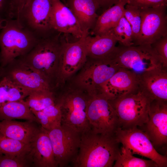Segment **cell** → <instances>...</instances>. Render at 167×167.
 Instances as JSON below:
<instances>
[{"label": "cell", "mask_w": 167, "mask_h": 167, "mask_svg": "<svg viewBox=\"0 0 167 167\" xmlns=\"http://www.w3.org/2000/svg\"><path fill=\"white\" fill-rule=\"evenodd\" d=\"M115 135H104L90 130L81 134L78 154L72 162L76 167H112L120 152Z\"/></svg>", "instance_id": "6da1fadb"}, {"label": "cell", "mask_w": 167, "mask_h": 167, "mask_svg": "<svg viewBox=\"0 0 167 167\" xmlns=\"http://www.w3.org/2000/svg\"><path fill=\"white\" fill-rule=\"evenodd\" d=\"M66 36L57 32L40 40L28 53L17 58L44 76L53 90L56 89L60 55Z\"/></svg>", "instance_id": "7a4b0ae2"}, {"label": "cell", "mask_w": 167, "mask_h": 167, "mask_svg": "<svg viewBox=\"0 0 167 167\" xmlns=\"http://www.w3.org/2000/svg\"><path fill=\"white\" fill-rule=\"evenodd\" d=\"M0 31V69L28 53L40 40L23 28L15 19L7 20Z\"/></svg>", "instance_id": "3957f363"}, {"label": "cell", "mask_w": 167, "mask_h": 167, "mask_svg": "<svg viewBox=\"0 0 167 167\" xmlns=\"http://www.w3.org/2000/svg\"><path fill=\"white\" fill-rule=\"evenodd\" d=\"M109 101L117 113L120 128L141 127L147 122L152 101L139 90Z\"/></svg>", "instance_id": "277c9868"}, {"label": "cell", "mask_w": 167, "mask_h": 167, "mask_svg": "<svg viewBox=\"0 0 167 167\" xmlns=\"http://www.w3.org/2000/svg\"><path fill=\"white\" fill-rule=\"evenodd\" d=\"M51 0H29L16 19L23 28L39 40L56 32L51 27Z\"/></svg>", "instance_id": "5b68a950"}, {"label": "cell", "mask_w": 167, "mask_h": 167, "mask_svg": "<svg viewBox=\"0 0 167 167\" xmlns=\"http://www.w3.org/2000/svg\"><path fill=\"white\" fill-rule=\"evenodd\" d=\"M90 96L79 90H72L57 97L61 115V124L81 134L91 130L87 116Z\"/></svg>", "instance_id": "8992f818"}, {"label": "cell", "mask_w": 167, "mask_h": 167, "mask_svg": "<svg viewBox=\"0 0 167 167\" xmlns=\"http://www.w3.org/2000/svg\"><path fill=\"white\" fill-rule=\"evenodd\" d=\"M111 57L120 68L129 70L137 75L164 67L151 45L116 46Z\"/></svg>", "instance_id": "52a82bcc"}, {"label": "cell", "mask_w": 167, "mask_h": 167, "mask_svg": "<svg viewBox=\"0 0 167 167\" xmlns=\"http://www.w3.org/2000/svg\"><path fill=\"white\" fill-rule=\"evenodd\" d=\"M120 68L111 57L96 59L87 57V61L75 79V82L90 96L96 94L100 87Z\"/></svg>", "instance_id": "ba28073f"}, {"label": "cell", "mask_w": 167, "mask_h": 167, "mask_svg": "<svg viewBox=\"0 0 167 167\" xmlns=\"http://www.w3.org/2000/svg\"><path fill=\"white\" fill-rule=\"evenodd\" d=\"M87 116L91 130L94 133L114 135L120 128L115 110L109 100L100 94L90 96Z\"/></svg>", "instance_id": "9c48e42d"}, {"label": "cell", "mask_w": 167, "mask_h": 167, "mask_svg": "<svg viewBox=\"0 0 167 167\" xmlns=\"http://www.w3.org/2000/svg\"><path fill=\"white\" fill-rule=\"evenodd\" d=\"M115 136L118 141L132 155L148 158L154 161L158 167L167 166L166 156L159 153L145 133L137 126L119 128Z\"/></svg>", "instance_id": "30bf717a"}, {"label": "cell", "mask_w": 167, "mask_h": 167, "mask_svg": "<svg viewBox=\"0 0 167 167\" xmlns=\"http://www.w3.org/2000/svg\"><path fill=\"white\" fill-rule=\"evenodd\" d=\"M58 166L66 167L73 161L79 149L81 134L65 125L46 130Z\"/></svg>", "instance_id": "8fae6325"}, {"label": "cell", "mask_w": 167, "mask_h": 167, "mask_svg": "<svg viewBox=\"0 0 167 167\" xmlns=\"http://www.w3.org/2000/svg\"><path fill=\"white\" fill-rule=\"evenodd\" d=\"M89 34V32L84 31L82 37L73 42H69L66 38L64 40L60 57L57 88L86 62L87 56L85 42Z\"/></svg>", "instance_id": "7c38bea8"}, {"label": "cell", "mask_w": 167, "mask_h": 167, "mask_svg": "<svg viewBox=\"0 0 167 167\" xmlns=\"http://www.w3.org/2000/svg\"><path fill=\"white\" fill-rule=\"evenodd\" d=\"M167 6L140 9L141 22L139 37L134 46L151 45L167 36Z\"/></svg>", "instance_id": "4fadbf2b"}, {"label": "cell", "mask_w": 167, "mask_h": 167, "mask_svg": "<svg viewBox=\"0 0 167 167\" xmlns=\"http://www.w3.org/2000/svg\"><path fill=\"white\" fill-rule=\"evenodd\" d=\"M5 77L26 88L53 91L46 78L36 70L17 58L0 69V79Z\"/></svg>", "instance_id": "5bb4252c"}, {"label": "cell", "mask_w": 167, "mask_h": 167, "mask_svg": "<svg viewBox=\"0 0 167 167\" xmlns=\"http://www.w3.org/2000/svg\"><path fill=\"white\" fill-rule=\"evenodd\" d=\"M142 127L156 149L166 146L167 101H151L148 121Z\"/></svg>", "instance_id": "9a60e30c"}, {"label": "cell", "mask_w": 167, "mask_h": 167, "mask_svg": "<svg viewBox=\"0 0 167 167\" xmlns=\"http://www.w3.org/2000/svg\"><path fill=\"white\" fill-rule=\"evenodd\" d=\"M138 90V75L129 70L120 68L100 87L97 94L110 101Z\"/></svg>", "instance_id": "2e32d148"}, {"label": "cell", "mask_w": 167, "mask_h": 167, "mask_svg": "<svg viewBox=\"0 0 167 167\" xmlns=\"http://www.w3.org/2000/svg\"><path fill=\"white\" fill-rule=\"evenodd\" d=\"M50 23L56 31L79 39L84 32L77 18L61 0H51Z\"/></svg>", "instance_id": "e0dca14e"}, {"label": "cell", "mask_w": 167, "mask_h": 167, "mask_svg": "<svg viewBox=\"0 0 167 167\" xmlns=\"http://www.w3.org/2000/svg\"><path fill=\"white\" fill-rule=\"evenodd\" d=\"M138 76L139 90L151 101H167V68L157 67Z\"/></svg>", "instance_id": "ac0fdd59"}, {"label": "cell", "mask_w": 167, "mask_h": 167, "mask_svg": "<svg viewBox=\"0 0 167 167\" xmlns=\"http://www.w3.org/2000/svg\"><path fill=\"white\" fill-rule=\"evenodd\" d=\"M29 155L34 167H56L50 140L46 130L41 129L30 143Z\"/></svg>", "instance_id": "d6986e66"}, {"label": "cell", "mask_w": 167, "mask_h": 167, "mask_svg": "<svg viewBox=\"0 0 167 167\" xmlns=\"http://www.w3.org/2000/svg\"><path fill=\"white\" fill-rule=\"evenodd\" d=\"M36 123L30 120L24 122L14 120L0 121V132L3 136L30 144L41 128Z\"/></svg>", "instance_id": "ffe728a7"}, {"label": "cell", "mask_w": 167, "mask_h": 167, "mask_svg": "<svg viewBox=\"0 0 167 167\" xmlns=\"http://www.w3.org/2000/svg\"><path fill=\"white\" fill-rule=\"evenodd\" d=\"M66 5L74 13L84 31L94 28L99 15V6L96 0H66Z\"/></svg>", "instance_id": "44dd1931"}, {"label": "cell", "mask_w": 167, "mask_h": 167, "mask_svg": "<svg viewBox=\"0 0 167 167\" xmlns=\"http://www.w3.org/2000/svg\"><path fill=\"white\" fill-rule=\"evenodd\" d=\"M89 34L86 36L85 42L87 57L96 59L109 57L118 42L114 35L110 32L94 36Z\"/></svg>", "instance_id": "7402d4cb"}, {"label": "cell", "mask_w": 167, "mask_h": 167, "mask_svg": "<svg viewBox=\"0 0 167 167\" xmlns=\"http://www.w3.org/2000/svg\"><path fill=\"white\" fill-rule=\"evenodd\" d=\"M128 2V0H120L104 11L99 15L95 25L90 34L91 36L101 35L112 29L124 16L125 7Z\"/></svg>", "instance_id": "603a6c76"}, {"label": "cell", "mask_w": 167, "mask_h": 167, "mask_svg": "<svg viewBox=\"0 0 167 167\" xmlns=\"http://www.w3.org/2000/svg\"><path fill=\"white\" fill-rule=\"evenodd\" d=\"M15 119L32 121L39 123L24 100L10 102L0 106V121Z\"/></svg>", "instance_id": "cb8c5ba5"}, {"label": "cell", "mask_w": 167, "mask_h": 167, "mask_svg": "<svg viewBox=\"0 0 167 167\" xmlns=\"http://www.w3.org/2000/svg\"><path fill=\"white\" fill-rule=\"evenodd\" d=\"M32 90L3 77L0 79V106L10 102L24 100Z\"/></svg>", "instance_id": "d4e9b609"}, {"label": "cell", "mask_w": 167, "mask_h": 167, "mask_svg": "<svg viewBox=\"0 0 167 167\" xmlns=\"http://www.w3.org/2000/svg\"><path fill=\"white\" fill-rule=\"evenodd\" d=\"M57 96L51 90H32L24 101L31 111H41L55 104Z\"/></svg>", "instance_id": "484cf974"}, {"label": "cell", "mask_w": 167, "mask_h": 167, "mask_svg": "<svg viewBox=\"0 0 167 167\" xmlns=\"http://www.w3.org/2000/svg\"><path fill=\"white\" fill-rule=\"evenodd\" d=\"M114 167H158L152 160H146L133 156L122 146L113 165Z\"/></svg>", "instance_id": "4316f807"}, {"label": "cell", "mask_w": 167, "mask_h": 167, "mask_svg": "<svg viewBox=\"0 0 167 167\" xmlns=\"http://www.w3.org/2000/svg\"><path fill=\"white\" fill-rule=\"evenodd\" d=\"M108 32L114 35L120 45L134 46L131 28L124 16L121 18L117 25Z\"/></svg>", "instance_id": "83f0119b"}, {"label": "cell", "mask_w": 167, "mask_h": 167, "mask_svg": "<svg viewBox=\"0 0 167 167\" xmlns=\"http://www.w3.org/2000/svg\"><path fill=\"white\" fill-rule=\"evenodd\" d=\"M30 144H26L4 136H0V154L16 155L28 153Z\"/></svg>", "instance_id": "f1b7e54d"}, {"label": "cell", "mask_w": 167, "mask_h": 167, "mask_svg": "<svg viewBox=\"0 0 167 167\" xmlns=\"http://www.w3.org/2000/svg\"><path fill=\"white\" fill-rule=\"evenodd\" d=\"M124 16L131 26L134 45L140 33L141 22L140 10L127 3L125 7Z\"/></svg>", "instance_id": "f546056e"}, {"label": "cell", "mask_w": 167, "mask_h": 167, "mask_svg": "<svg viewBox=\"0 0 167 167\" xmlns=\"http://www.w3.org/2000/svg\"><path fill=\"white\" fill-rule=\"evenodd\" d=\"M29 152L16 155L0 154V167L33 166Z\"/></svg>", "instance_id": "4dcf8cb0"}, {"label": "cell", "mask_w": 167, "mask_h": 167, "mask_svg": "<svg viewBox=\"0 0 167 167\" xmlns=\"http://www.w3.org/2000/svg\"><path fill=\"white\" fill-rule=\"evenodd\" d=\"M160 59L164 67L167 68V36L151 45Z\"/></svg>", "instance_id": "1f68e13d"}, {"label": "cell", "mask_w": 167, "mask_h": 167, "mask_svg": "<svg viewBox=\"0 0 167 167\" xmlns=\"http://www.w3.org/2000/svg\"><path fill=\"white\" fill-rule=\"evenodd\" d=\"M42 111L54 123L56 127L61 125V115L59 104L56 102Z\"/></svg>", "instance_id": "d6a6232c"}, {"label": "cell", "mask_w": 167, "mask_h": 167, "mask_svg": "<svg viewBox=\"0 0 167 167\" xmlns=\"http://www.w3.org/2000/svg\"><path fill=\"white\" fill-rule=\"evenodd\" d=\"M128 3L143 9L167 6V0H128Z\"/></svg>", "instance_id": "836d02e7"}, {"label": "cell", "mask_w": 167, "mask_h": 167, "mask_svg": "<svg viewBox=\"0 0 167 167\" xmlns=\"http://www.w3.org/2000/svg\"><path fill=\"white\" fill-rule=\"evenodd\" d=\"M36 118L41 127L47 131L56 127L48 117L42 111H32Z\"/></svg>", "instance_id": "e575fe53"}, {"label": "cell", "mask_w": 167, "mask_h": 167, "mask_svg": "<svg viewBox=\"0 0 167 167\" xmlns=\"http://www.w3.org/2000/svg\"><path fill=\"white\" fill-rule=\"evenodd\" d=\"M29 0H9L13 19H16L22 9Z\"/></svg>", "instance_id": "d590c367"}, {"label": "cell", "mask_w": 167, "mask_h": 167, "mask_svg": "<svg viewBox=\"0 0 167 167\" xmlns=\"http://www.w3.org/2000/svg\"><path fill=\"white\" fill-rule=\"evenodd\" d=\"M0 17L6 20L13 19L9 0H0Z\"/></svg>", "instance_id": "8d00e7d4"}, {"label": "cell", "mask_w": 167, "mask_h": 167, "mask_svg": "<svg viewBox=\"0 0 167 167\" xmlns=\"http://www.w3.org/2000/svg\"><path fill=\"white\" fill-rule=\"evenodd\" d=\"M96 0L100 6V8H101L105 11L113 5L120 0Z\"/></svg>", "instance_id": "74e56055"}, {"label": "cell", "mask_w": 167, "mask_h": 167, "mask_svg": "<svg viewBox=\"0 0 167 167\" xmlns=\"http://www.w3.org/2000/svg\"><path fill=\"white\" fill-rule=\"evenodd\" d=\"M7 20L0 17V30L4 27L6 22Z\"/></svg>", "instance_id": "f35d334b"}, {"label": "cell", "mask_w": 167, "mask_h": 167, "mask_svg": "<svg viewBox=\"0 0 167 167\" xmlns=\"http://www.w3.org/2000/svg\"><path fill=\"white\" fill-rule=\"evenodd\" d=\"M66 5V0H61Z\"/></svg>", "instance_id": "ab89813d"}, {"label": "cell", "mask_w": 167, "mask_h": 167, "mask_svg": "<svg viewBox=\"0 0 167 167\" xmlns=\"http://www.w3.org/2000/svg\"><path fill=\"white\" fill-rule=\"evenodd\" d=\"M1 55L0 53V65L1 63Z\"/></svg>", "instance_id": "60d3db41"}, {"label": "cell", "mask_w": 167, "mask_h": 167, "mask_svg": "<svg viewBox=\"0 0 167 167\" xmlns=\"http://www.w3.org/2000/svg\"><path fill=\"white\" fill-rule=\"evenodd\" d=\"M3 136L0 132V136Z\"/></svg>", "instance_id": "b9f144b4"}]
</instances>
